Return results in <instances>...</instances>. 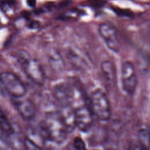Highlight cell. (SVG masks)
I'll return each mask as SVG.
<instances>
[{
  "label": "cell",
  "instance_id": "cell-1",
  "mask_svg": "<svg viewBox=\"0 0 150 150\" xmlns=\"http://www.w3.org/2000/svg\"><path fill=\"white\" fill-rule=\"evenodd\" d=\"M42 129L47 138L57 144L63 143L69 133L58 111H50L46 114Z\"/></svg>",
  "mask_w": 150,
  "mask_h": 150
},
{
  "label": "cell",
  "instance_id": "cell-2",
  "mask_svg": "<svg viewBox=\"0 0 150 150\" xmlns=\"http://www.w3.org/2000/svg\"><path fill=\"white\" fill-rule=\"evenodd\" d=\"M17 60L28 77L38 85H42L45 80V73L41 64L32 59L25 50H20L17 54Z\"/></svg>",
  "mask_w": 150,
  "mask_h": 150
},
{
  "label": "cell",
  "instance_id": "cell-3",
  "mask_svg": "<svg viewBox=\"0 0 150 150\" xmlns=\"http://www.w3.org/2000/svg\"><path fill=\"white\" fill-rule=\"evenodd\" d=\"M90 107L93 114L102 121L110 120L111 110L108 98L106 94L101 90L94 91L91 96Z\"/></svg>",
  "mask_w": 150,
  "mask_h": 150
},
{
  "label": "cell",
  "instance_id": "cell-4",
  "mask_svg": "<svg viewBox=\"0 0 150 150\" xmlns=\"http://www.w3.org/2000/svg\"><path fill=\"white\" fill-rule=\"evenodd\" d=\"M1 88L12 96L14 98H21L26 93V88L22 81L13 73L4 71L1 73Z\"/></svg>",
  "mask_w": 150,
  "mask_h": 150
},
{
  "label": "cell",
  "instance_id": "cell-5",
  "mask_svg": "<svg viewBox=\"0 0 150 150\" xmlns=\"http://www.w3.org/2000/svg\"><path fill=\"white\" fill-rule=\"evenodd\" d=\"M98 32L107 46L112 52L118 53L121 49L120 43L115 28L110 23L104 22L99 25Z\"/></svg>",
  "mask_w": 150,
  "mask_h": 150
},
{
  "label": "cell",
  "instance_id": "cell-6",
  "mask_svg": "<svg viewBox=\"0 0 150 150\" xmlns=\"http://www.w3.org/2000/svg\"><path fill=\"white\" fill-rule=\"evenodd\" d=\"M121 81L123 90L128 94H132L137 84V77L133 64L125 61L121 67Z\"/></svg>",
  "mask_w": 150,
  "mask_h": 150
},
{
  "label": "cell",
  "instance_id": "cell-7",
  "mask_svg": "<svg viewBox=\"0 0 150 150\" xmlns=\"http://www.w3.org/2000/svg\"><path fill=\"white\" fill-rule=\"evenodd\" d=\"M76 120V126L83 132H88L93 124V112L86 104L80 105L74 108Z\"/></svg>",
  "mask_w": 150,
  "mask_h": 150
},
{
  "label": "cell",
  "instance_id": "cell-8",
  "mask_svg": "<svg viewBox=\"0 0 150 150\" xmlns=\"http://www.w3.org/2000/svg\"><path fill=\"white\" fill-rule=\"evenodd\" d=\"M53 96L61 106L71 105L74 99V91L69 84L62 83L54 87Z\"/></svg>",
  "mask_w": 150,
  "mask_h": 150
},
{
  "label": "cell",
  "instance_id": "cell-9",
  "mask_svg": "<svg viewBox=\"0 0 150 150\" xmlns=\"http://www.w3.org/2000/svg\"><path fill=\"white\" fill-rule=\"evenodd\" d=\"M15 108L19 115L26 120L33 119L36 112V109L32 101L28 99L15 98L13 100Z\"/></svg>",
  "mask_w": 150,
  "mask_h": 150
},
{
  "label": "cell",
  "instance_id": "cell-10",
  "mask_svg": "<svg viewBox=\"0 0 150 150\" xmlns=\"http://www.w3.org/2000/svg\"><path fill=\"white\" fill-rule=\"evenodd\" d=\"M58 112L68 132H71L77 127L74 108H72L71 105L61 106Z\"/></svg>",
  "mask_w": 150,
  "mask_h": 150
},
{
  "label": "cell",
  "instance_id": "cell-11",
  "mask_svg": "<svg viewBox=\"0 0 150 150\" xmlns=\"http://www.w3.org/2000/svg\"><path fill=\"white\" fill-rule=\"evenodd\" d=\"M101 70L104 79L108 86H112L116 82V69L114 64L110 61L105 60L101 64Z\"/></svg>",
  "mask_w": 150,
  "mask_h": 150
},
{
  "label": "cell",
  "instance_id": "cell-12",
  "mask_svg": "<svg viewBox=\"0 0 150 150\" xmlns=\"http://www.w3.org/2000/svg\"><path fill=\"white\" fill-rule=\"evenodd\" d=\"M49 63L53 69L62 71L64 68V63L60 53L54 48H51L47 54Z\"/></svg>",
  "mask_w": 150,
  "mask_h": 150
},
{
  "label": "cell",
  "instance_id": "cell-13",
  "mask_svg": "<svg viewBox=\"0 0 150 150\" xmlns=\"http://www.w3.org/2000/svg\"><path fill=\"white\" fill-rule=\"evenodd\" d=\"M0 128L1 137L9 138L15 132L14 128L12 127L8 118L2 111L0 116Z\"/></svg>",
  "mask_w": 150,
  "mask_h": 150
},
{
  "label": "cell",
  "instance_id": "cell-14",
  "mask_svg": "<svg viewBox=\"0 0 150 150\" xmlns=\"http://www.w3.org/2000/svg\"><path fill=\"white\" fill-rule=\"evenodd\" d=\"M139 145L142 150H150V134L149 130L141 129L138 132Z\"/></svg>",
  "mask_w": 150,
  "mask_h": 150
},
{
  "label": "cell",
  "instance_id": "cell-15",
  "mask_svg": "<svg viewBox=\"0 0 150 150\" xmlns=\"http://www.w3.org/2000/svg\"><path fill=\"white\" fill-rule=\"evenodd\" d=\"M23 148L26 150H42L40 146L27 137H25L23 140Z\"/></svg>",
  "mask_w": 150,
  "mask_h": 150
},
{
  "label": "cell",
  "instance_id": "cell-16",
  "mask_svg": "<svg viewBox=\"0 0 150 150\" xmlns=\"http://www.w3.org/2000/svg\"><path fill=\"white\" fill-rule=\"evenodd\" d=\"M73 147L74 150H87L83 140L79 137H77L74 139Z\"/></svg>",
  "mask_w": 150,
  "mask_h": 150
},
{
  "label": "cell",
  "instance_id": "cell-17",
  "mask_svg": "<svg viewBox=\"0 0 150 150\" xmlns=\"http://www.w3.org/2000/svg\"><path fill=\"white\" fill-rule=\"evenodd\" d=\"M114 12L119 15V16H130L131 15V12L129 11H127L125 9H122L119 8H112Z\"/></svg>",
  "mask_w": 150,
  "mask_h": 150
},
{
  "label": "cell",
  "instance_id": "cell-18",
  "mask_svg": "<svg viewBox=\"0 0 150 150\" xmlns=\"http://www.w3.org/2000/svg\"><path fill=\"white\" fill-rule=\"evenodd\" d=\"M39 26V22L38 21H32L30 23V24L29 25V27L31 29H35V28H38Z\"/></svg>",
  "mask_w": 150,
  "mask_h": 150
},
{
  "label": "cell",
  "instance_id": "cell-19",
  "mask_svg": "<svg viewBox=\"0 0 150 150\" xmlns=\"http://www.w3.org/2000/svg\"><path fill=\"white\" fill-rule=\"evenodd\" d=\"M26 2L28 5L31 8L35 7L36 4V0H26Z\"/></svg>",
  "mask_w": 150,
  "mask_h": 150
},
{
  "label": "cell",
  "instance_id": "cell-20",
  "mask_svg": "<svg viewBox=\"0 0 150 150\" xmlns=\"http://www.w3.org/2000/svg\"><path fill=\"white\" fill-rule=\"evenodd\" d=\"M129 150H142V149L139 145H134L130 148Z\"/></svg>",
  "mask_w": 150,
  "mask_h": 150
},
{
  "label": "cell",
  "instance_id": "cell-21",
  "mask_svg": "<svg viewBox=\"0 0 150 150\" xmlns=\"http://www.w3.org/2000/svg\"><path fill=\"white\" fill-rule=\"evenodd\" d=\"M149 134H150V128H149Z\"/></svg>",
  "mask_w": 150,
  "mask_h": 150
}]
</instances>
